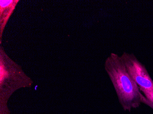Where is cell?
Masks as SVG:
<instances>
[{
    "mask_svg": "<svg viewBox=\"0 0 153 114\" xmlns=\"http://www.w3.org/2000/svg\"><path fill=\"white\" fill-rule=\"evenodd\" d=\"M122 61L131 77L143 93L153 91V80L147 70L133 54L124 52L121 56Z\"/></svg>",
    "mask_w": 153,
    "mask_h": 114,
    "instance_id": "obj_2",
    "label": "cell"
},
{
    "mask_svg": "<svg viewBox=\"0 0 153 114\" xmlns=\"http://www.w3.org/2000/svg\"><path fill=\"white\" fill-rule=\"evenodd\" d=\"M142 103L149 106L153 110V91H147L143 93Z\"/></svg>",
    "mask_w": 153,
    "mask_h": 114,
    "instance_id": "obj_4",
    "label": "cell"
},
{
    "mask_svg": "<svg viewBox=\"0 0 153 114\" xmlns=\"http://www.w3.org/2000/svg\"><path fill=\"white\" fill-rule=\"evenodd\" d=\"M105 68L123 108L130 111L132 109L138 107L144 96L129 74L121 56L115 53L111 54L105 60Z\"/></svg>",
    "mask_w": 153,
    "mask_h": 114,
    "instance_id": "obj_1",
    "label": "cell"
},
{
    "mask_svg": "<svg viewBox=\"0 0 153 114\" xmlns=\"http://www.w3.org/2000/svg\"><path fill=\"white\" fill-rule=\"evenodd\" d=\"M19 1H1V38L7 21Z\"/></svg>",
    "mask_w": 153,
    "mask_h": 114,
    "instance_id": "obj_3",
    "label": "cell"
}]
</instances>
